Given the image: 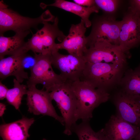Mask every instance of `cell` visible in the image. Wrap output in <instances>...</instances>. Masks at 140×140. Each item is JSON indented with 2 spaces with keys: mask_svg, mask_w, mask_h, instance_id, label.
Instances as JSON below:
<instances>
[{
  "mask_svg": "<svg viewBox=\"0 0 140 140\" xmlns=\"http://www.w3.org/2000/svg\"><path fill=\"white\" fill-rule=\"evenodd\" d=\"M72 87L77 99V121H89L93 117L94 109L110 98L107 90L80 80L72 82Z\"/></svg>",
  "mask_w": 140,
  "mask_h": 140,
  "instance_id": "1",
  "label": "cell"
},
{
  "mask_svg": "<svg viewBox=\"0 0 140 140\" xmlns=\"http://www.w3.org/2000/svg\"><path fill=\"white\" fill-rule=\"evenodd\" d=\"M125 66L111 63L86 62L80 80L107 90L120 82Z\"/></svg>",
  "mask_w": 140,
  "mask_h": 140,
  "instance_id": "2",
  "label": "cell"
},
{
  "mask_svg": "<svg viewBox=\"0 0 140 140\" xmlns=\"http://www.w3.org/2000/svg\"><path fill=\"white\" fill-rule=\"evenodd\" d=\"M55 18L48 10L37 18H32L22 16L8 8L3 1L0 2V35L11 30L15 33L30 32L31 29H37L38 25L44 21L53 22Z\"/></svg>",
  "mask_w": 140,
  "mask_h": 140,
  "instance_id": "3",
  "label": "cell"
},
{
  "mask_svg": "<svg viewBox=\"0 0 140 140\" xmlns=\"http://www.w3.org/2000/svg\"><path fill=\"white\" fill-rule=\"evenodd\" d=\"M66 80L57 86L50 92L52 100L56 102L65 123L63 133L69 136L76 124L77 108V99L72 87V82Z\"/></svg>",
  "mask_w": 140,
  "mask_h": 140,
  "instance_id": "4",
  "label": "cell"
},
{
  "mask_svg": "<svg viewBox=\"0 0 140 140\" xmlns=\"http://www.w3.org/2000/svg\"><path fill=\"white\" fill-rule=\"evenodd\" d=\"M58 19L55 18L52 24L44 21L43 26L32 35L26 42V47L34 53L52 54L58 51L55 40L61 42L66 37L58 27Z\"/></svg>",
  "mask_w": 140,
  "mask_h": 140,
  "instance_id": "5",
  "label": "cell"
},
{
  "mask_svg": "<svg viewBox=\"0 0 140 140\" xmlns=\"http://www.w3.org/2000/svg\"><path fill=\"white\" fill-rule=\"evenodd\" d=\"M35 65L30 69V75L27 82V87L40 84L43 89L49 92L65 80L60 74L54 71L52 67V54L34 53Z\"/></svg>",
  "mask_w": 140,
  "mask_h": 140,
  "instance_id": "6",
  "label": "cell"
},
{
  "mask_svg": "<svg viewBox=\"0 0 140 140\" xmlns=\"http://www.w3.org/2000/svg\"><path fill=\"white\" fill-rule=\"evenodd\" d=\"M83 57L87 62H107L126 66L129 58L119 45L104 39H99L87 49Z\"/></svg>",
  "mask_w": 140,
  "mask_h": 140,
  "instance_id": "7",
  "label": "cell"
},
{
  "mask_svg": "<svg viewBox=\"0 0 140 140\" xmlns=\"http://www.w3.org/2000/svg\"><path fill=\"white\" fill-rule=\"evenodd\" d=\"M91 22V30L87 37V48L101 38L119 46L120 21L116 20L113 16L104 15L95 16Z\"/></svg>",
  "mask_w": 140,
  "mask_h": 140,
  "instance_id": "8",
  "label": "cell"
},
{
  "mask_svg": "<svg viewBox=\"0 0 140 140\" xmlns=\"http://www.w3.org/2000/svg\"><path fill=\"white\" fill-rule=\"evenodd\" d=\"M120 21L119 46L130 58V50L140 45V17L129 7Z\"/></svg>",
  "mask_w": 140,
  "mask_h": 140,
  "instance_id": "9",
  "label": "cell"
},
{
  "mask_svg": "<svg viewBox=\"0 0 140 140\" xmlns=\"http://www.w3.org/2000/svg\"><path fill=\"white\" fill-rule=\"evenodd\" d=\"M51 60L52 65L59 70L63 79L72 82L80 80L87 62L83 57L58 51L52 54Z\"/></svg>",
  "mask_w": 140,
  "mask_h": 140,
  "instance_id": "10",
  "label": "cell"
},
{
  "mask_svg": "<svg viewBox=\"0 0 140 140\" xmlns=\"http://www.w3.org/2000/svg\"><path fill=\"white\" fill-rule=\"evenodd\" d=\"M27 87L26 104L28 111L35 115L51 116L64 126L63 118L57 114L52 104L50 92L43 89H38L36 86Z\"/></svg>",
  "mask_w": 140,
  "mask_h": 140,
  "instance_id": "11",
  "label": "cell"
},
{
  "mask_svg": "<svg viewBox=\"0 0 140 140\" xmlns=\"http://www.w3.org/2000/svg\"><path fill=\"white\" fill-rule=\"evenodd\" d=\"M114 101L117 116L140 127V97L128 95L121 90L115 95Z\"/></svg>",
  "mask_w": 140,
  "mask_h": 140,
  "instance_id": "12",
  "label": "cell"
},
{
  "mask_svg": "<svg viewBox=\"0 0 140 140\" xmlns=\"http://www.w3.org/2000/svg\"><path fill=\"white\" fill-rule=\"evenodd\" d=\"M86 30V27L82 19L79 23L72 24L68 35L61 42L57 44V49H65L69 54L83 57L87 48V37L85 35Z\"/></svg>",
  "mask_w": 140,
  "mask_h": 140,
  "instance_id": "13",
  "label": "cell"
},
{
  "mask_svg": "<svg viewBox=\"0 0 140 140\" xmlns=\"http://www.w3.org/2000/svg\"><path fill=\"white\" fill-rule=\"evenodd\" d=\"M103 129L107 140H133L140 131L116 115L111 116Z\"/></svg>",
  "mask_w": 140,
  "mask_h": 140,
  "instance_id": "14",
  "label": "cell"
},
{
  "mask_svg": "<svg viewBox=\"0 0 140 140\" xmlns=\"http://www.w3.org/2000/svg\"><path fill=\"white\" fill-rule=\"evenodd\" d=\"M29 51L26 48L17 53L0 60V78L1 80L13 76L20 83L29 77L25 70L22 60Z\"/></svg>",
  "mask_w": 140,
  "mask_h": 140,
  "instance_id": "15",
  "label": "cell"
},
{
  "mask_svg": "<svg viewBox=\"0 0 140 140\" xmlns=\"http://www.w3.org/2000/svg\"><path fill=\"white\" fill-rule=\"evenodd\" d=\"M35 121L33 118L24 116L15 121L0 125V135L3 140H27L29 129Z\"/></svg>",
  "mask_w": 140,
  "mask_h": 140,
  "instance_id": "16",
  "label": "cell"
},
{
  "mask_svg": "<svg viewBox=\"0 0 140 140\" xmlns=\"http://www.w3.org/2000/svg\"><path fill=\"white\" fill-rule=\"evenodd\" d=\"M42 7L45 8L47 6L56 7L73 13L80 17L84 22L86 28L92 25V22L89 17L93 13H98L99 9L96 5L88 7L82 6L74 2L64 0H56L53 3L49 5L44 4Z\"/></svg>",
  "mask_w": 140,
  "mask_h": 140,
  "instance_id": "17",
  "label": "cell"
},
{
  "mask_svg": "<svg viewBox=\"0 0 140 140\" xmlns=\"http://www.w3.org/2000/svg\"><path fill=\"white\" fill-rule=\"evenodd\" d=\"M30 32L15 33L9 37L0 36V59L6 55H12L19 53L26 48L25 37Z\"/></svg>",
  "mask_w": 140,
  "mask_h": 140,
  "instance_id": "18",
  "label": "cell"
},
{
  "mask_svg": "<svg viewBox=\"0 0 140 140\" xmlns=\"http://www.w3.org/2000/svg\"><path fill=\"white\" fill-rule=\"evenodd\" d=\"M120 82L122 91L126 94L140 97V65L125 72Z\"/></svg>",
  "mask_w": 140,
  "mask_h": 140,
  "instance_id": "19",
  "label": "cell"
},
{
  "mask_svg": "<svg viewBox=\"0 0 140 140\" xmlns=\"http://www.w3.org/2000/svg\"><path fill=\"white\" fill-rule=\"evenodd\" d=\"M89 121L82 120L79 124L73 126L72 131L78 136L79 140H107L103 128L97 132L94 131L91 127Z\"/></svg>",
  "mask_w": 140,
  "mask_h": 140,
  "instance_id": "20",
  "label": "cell"
},
{
  "mask_svg": "<svg viewBox=\"0 0 140 140\" xmlns=\"http://www.w3.org/2000/svg\"><path fill=\"white\" fill-rule=\"evenodd\" d=\"M13 82V87L9 89L6 98L9 104L19 110L23 96L27 94L28 87L27 85L21 84L15 78Z\"/></svg>",
  "mask_w": 140,
  "mask_h": 140,
  "instance_id": "21",
  "label": "cell"
},
{
  "mask_svg": "<svg viewBox=\"0 0 140 140\" xmlns=\"http://www.w3.org/2000/svg\"><path fill=\"white\" fill-rule=\"evenodd\" d=\"M95 5L105 15L112 16L117 11L121 1L118 0H94Z\"/></svg>",
  "mask_w": 140,
  "mask_h": 140,
  "instance_id": "22",
  "label": "cell"
},
{
  "mask_svg": "<svg viewBox=\"0 0 140 140\" xmlns=\"http://www.w3.org/2000/svg\"><path fill=\"white\" fill-rule=\"evenodd\" d=\"M36 63L34 57H33L27 54L24 58L22 60V64L24 69L30 68L32 67Z\"/></svg>",
  "mask_w": 140,
  "mask_h": 140,
  "instance_id": "23",
  "label": "cell"
},
{
  "mask_svg": "<svg viewBox=\"0 0 140 140\" xmlns=\"http://www.w3.org/2000/svg\"><path fill=\"white\" fill-rule=\"evenodd\" d=\"M74 2L82 6L91 7L95 6L94 0H74Z\"/></svg>",
  "mask_w": 140,
  "mask_h": 140,
  "instance_id": "24",
  "label": "cell"
},
{
  "mask_svg": "<svg viewBox=\"0 0 140 140\" xmlns=\"http://www.w3.org/2000/svg\"><path fill=\"white\" fill-rule=\"evenodd\" d=\"M130 7L140 17V0H130Z\"/></svg>",
  "mask_w": 140,
  "mask_h": 140,
  "instance_id": "25",
  "label": "cell"
},
{
  "mask_svg": "<svg viewBox=\"0 0 140 140\" xmlns=\"http://www.w3.org/2000/svg\"><path fill=\"white\" fill-rule=\"evenodd\" d=\"M9 89L3 84L1 80L0 81V100H3L6 98Z\"/></svg>",
  "mask_w": 140,
  "mask_h": 140,
  "instance_id": "26",
  "label": "cell"
},
{
  "mask_svg": "<svg viewBox=\"0 0 140 140\" xmlns=\"http://www.w3.org/2000/svg\"><path fill=\"white\" fill-rule=\"evenodd\" d=\"M6 109L5 105L2 103H0V116L2 117L4 114V111Z\"/></svg>",
  "mask_w": 140,
  "mask_h": 140,
  "instance_id": "27",
  "label": "cell"
},
{
  "mask_svg": "<svg viewBox=\"0 0 140 140\" xmlns=\"http://www.w3.org/2000/svg\"><path fill=\"white\" fill-rule=\"evenodd\" d=\"M133 140H140V131Z\"/></svg>",
  "mask_w": 140,
  "mask_h": 140,
  "instance_id": "28",
  "label": "cell"
},
{
  "mask_svg": "<svg viewBox=\"0 0 140 140\" xmlns=\"http://www.w3.org/2000/svg\"><path fill=\"white\" fill-rule=\"evenodd\" d=\"M42 140H47L45 138H43Z\"/></svg>",
  "mask_w": 140,
  "mask_h": 140,
  "instance_id": "29",
  "label": "cell"
}]
</instances>
